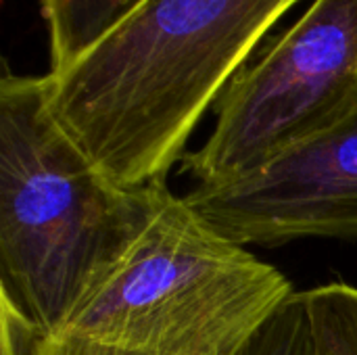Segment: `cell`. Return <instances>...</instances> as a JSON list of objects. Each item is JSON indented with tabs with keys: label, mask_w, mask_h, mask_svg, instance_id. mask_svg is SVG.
Wrapping results in <instances>:
<instances>
[{
	"label": "cell",
	"mask_w": 357,
	"mask_h": 355,
	"mask_svg": "<svg viewBox=\"0 0 357 355\" xmlns=\"http://www.w3.org/2000/svg\"><path fill=\"white\" fill-rule=\"evenodd\" d=\"M299 0H149L75 65L46 73L61 126L117 186L167 184L186 142Z\"/></svg>",
	"instance_id": "cell-1"
},
{
	"label": "cell",
	"mask_w": 357,
	"mask_h": 355,
	"mask_svg": "<svg viewBox=\"0 0 357 355\" xmlns=\"http://www.w3.org/2000/svg\"><path fill=\"white\" fill-rule=\"evenodd\" d=\"M167 184L111 182L52 113L46 75L0 80L2 308L46 335L153 220Z\"/></svg>",
	"instance_id": "cell-2"
},
{
	"label": "cell",
	"mask_w": 357,
	"mask_h": 355,
	"mask_svg": "<svg viewBox=\"0 0 357 355\" xmlns=\"http://www.w3.org/2000/svg\"><path fill=\"white\" fill-rule=\"evenodd\" d=\"M293 293L280 270L167 190L61 333L140 355H234Z\"/></svg>",
	"instance_id": "cell-3"
},
{
	"label": "cell",
	"mask_w": 357,
	"mask_h": 355,
	"mask_svg": "<svg viewBox=\"0 0 357 355\" xmlns=\"http://www.w3.org/2000/svg\"><path fill=\"white\" fill-rule=\"evenodd\" d=\"M213 107L209 138L182 159L197 186L253 174L345 119L357 107V0H314Z\"/></svg>",
	"instance_id": "cell-4"
},
{
	"label": "cell",
	"mask_w": 357,
	"mask_h": 355,
	"mask_svg": "<svg viewBox=\"0 0 357 355\" xmlns=\"http://www.w3.org/2000/svg\"><path fill=\"white\" fill-rule=\"evenodd\" d=\"M186 201L238 245L357 239V107L339 123L272 163Z\"/></svg>",
	"instance_id": "cell-5"
},
{
	"label": "cell",
	"mask_w": 357,
	"mask_h": 355,
	"mask_svg": "<svg viewBox=\"0 0 357 355\" xmlns=\"http://www.w3.org/2000/svg\"><path fill=\"white\" fill-rule=\"evenodd\" d=\"M149 0H40L48 27L50 71L75 65Z\"/></svg>",
	"instance_id": "cell-6"
},
{
	"label": "cell",
	"mask_w": 357,
	"mask_h": 355,
	"mask_svg": "<svg viewBox=\"0 0 357 355\" xmlns=\"http://www.w3.org/2000/svg\"><path fill=\"white\" fill-rule=\"evenodd\" d=\"M234 355H326L305 291H295Z\"/></svg>",
	"instance_id": "cell-7"
},
{
	"label": "cell",
	"mask_w": 357,
	"mask_h": 355,
	"mask_svg": "<svg viewBox=\"0 0 357 355\" xmlns=\"http://www.w3.org/2000/svg\"><path fill=\"white\" fill-rule=\"evenodd\" d=\"M305 295L326 355H357V287L331 282Z\"/></svg>",
	"instance_id": "cell-8"
},
{
	"label": "cell",
	"mask_w": 357,
	"mask_h": 355,
	"mask_svg": "<svg viewBox=\"0 0 357 355\" xmlns=\"http://www.w3.org/2000/svg\"><path fill=\"white\" fill-rule=\"evenodd\" d=\"M2 355H140L102 347L71 335H46L2 308Z\"/></svg>",
	"instance_id": "cell-9"
}]
</instances>
